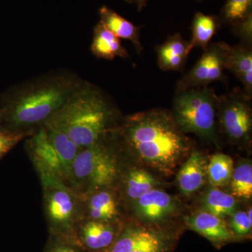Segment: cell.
<instances>
[{
    "label": "cell",
    "instance_id": "6da1fadb",
    "mask_svg": "<svg viewBox=\"0 0 252 252\" xmlns=\"http://www.w3.org/2000/svg\"><path fill=\"white\" fill-rule=\"evenodd\" d=\"M115 131L119 140L139 160L164 175H172L191 149L190 139L166 109L132 114Z\"/></svg>",
    "mask_w": 252,
    "mask_h": 252
},
{
    "label": "cell",
    "instance_id": "7a4b0ae2",
    "mask_svg": "<svg viewBox=\"0 0 252 252\" xmlns=\"http://www.w3.org/2000/svg\"><path fill=\"white\" fill-rule=\"evenodd\" d=\"M84 80L74 73L53 72L20 84L4 94L0 123L7 130L28 134L42 126L70 99Z\"/></svg>",
    "mask_w": 252,
    "mask_h": 252
},
{
    "label": "cell",
    "instance_id": "3957f363",
    "mask_svg": "<svg viewBox=\"0 0 252 252\" xmlns=\"http://www.w3.org/2000/svg\"><path fill=\"white\" fill-rule=\"evenodd\" d=\"M116 110L107 94L84 81L44 125L66 134L79 149L97 143L114 130Z\"/></svg>",
    "mask_w": 252,
    "mask_h": 252
},
{
    "label": "cell",
    "instance_id": "277c9868",
    "mask_svg": "<svg viewBox=\"0 0 252 252\" xmlns=\"http://www.w3.org/2000/svg\"><path fill=\"white\" fill-rule=\"evenodd\" d=\"M219 96L210 86L177 92L172 115L182 132L218 145L217 118Z\"/></svg>",
    "mask_w": 252,
    "mask_h": 252
},
{
    "label": "cell",
    "instance_id": "5b68a950",
    "mask_svg": "<svg viewBox=\"0 0 252 252\" xmlns=\"http://www.w3.org/2000/svg\"><path fill=\"white\" fill-rule=\"evenodd\" d=\"M107 135L97 143L79 151L73 163V185L97 190L117 180L119 165L115 154L106 144Z\"/></svg>",
    "mask_w": 252,
    "mask_h": 252
},
{
    "label": "cell",
    "instance_id": "8992f818",
    "mask_svg": "<svg viewBox=\"0 0 252 252\" xmlns=\"http://www.w3.org/2000/svg\"><path fill=\"white\" fill-rule=\"evenodd\" d=\"M251 99L240 89L219 96L217 117L225 135L233 143L244 145L250 143L252 128Z\"/></svg>",
    "mask_w": 252,
    "mask_h": 252
},
{
    "label": "cell",
    "instance_id": "52a82bcc",
    "mask_svg": "<svg viewBox=\"0 0 252 252\" xmlns=\"http://www.w3.org/2000/svg\"><path fill=\"white\" fill-rule=\"evenodd\" d=\"M174 237L154 225L130 224L104 252H172Z\"/></svg>",
    "mask_w": 252,
    "mask_h": 252
},
{
    "label": "cell",
    "instance_id": "ba28073f",
    "mask_svg": "<svg viewBox=\"0 0 252 252\" xmlns=\"http://www.w3.org/2000/svg\"><path fill=\"white\" fill-rule=\"evenodd\" d=\"M228 46L223 41L210 43L195 65L177 81L176 92L209 86L216 81L225 82V58Z\"/></svg>",
    "mask_w": 252,
    "mask_h": 252
},
{
    "label": "cell",
    "instance_id": "9c48e42d",
    "mask_svg": "<svg viewBox=\"0 0 252 252\" xmlns=\"http://www.w3.org/2000/svg\"><path fill=\"white\" fill-rule=\"evenodd\" d=\"M45 188L46 215L53 224L66 227L74 218L76 203L72 192L62 181L49 172L40 170Z\"/></svg>",
    "mask_w": 252,
    "mask_h": 252
},
{
    "label": "cell",
    "instance_id": "30bf717a",
    "mask_svg": "<svg viewBox=\"0 0 252 252\" xmlns=\"http://www.w3.org/2000/svg\"><path fill=\"white\" fill-rule=\"evenodd\" d=\"M178 208L177 200L160 188L153 189L134 201L135 215L148 223L164 221L175 215Z\"/></svg>",
    "mask_w": 252,
    "mask_h": 252
},
{
    "label": "cell",
    "instance_id": "8fae6325",
    "mask_svg": "<svg viewBox=\"0 0 252 252\" xmlns=\"http://www.w3.org/2000/svg\"><path fill=\"white\" fill-rule=\"evenodd\" d=\"M189 229L207 239L216 246H222L233 241L235 237L224 219L203 211L185 218Z\"/></svg>",
    "mask_w": 252,
    "mask_h": 252
},
{
    "label": "cell",
    "instance_id": "7c38bea8",
    "mask_svg": "<svg viewBox=\"0 0 252 252\" xmlns=\"http://www.w3.org/2000/svg\"><path fill=\"white\" fill-rule=\"evenodd\" d=\"M206 158L198 151L189 154L177 176V186L181 193L189 195L203 188L207 180Z\"/></svg>",
    "mask_w": 252,
    "mask_h": 252
},
{
    "label": "cell",
    "instance_id": "4fadbf2b",
    "mask_svg": "<svg viewBox=\"0 0 252 252\" xmlns=\"http://www.w3.org/2000/svg\"><path fill=\"white\" fill-rule=\"evenodd\" d=\"M158 65L164 72H183L190 51L189 41L180 33L168 36L167 40L156 49Z\"/></svg>",
    "mask_w": 252,
    "mask_h": 252
},
{
    "label": "cell",
    "instance_id": "5bb4252c",
    "mask_svg": "<svg viewBox=\"0 0 252 252\" xmlns=\"http://www.w3.org/2000/svg\"><path fill=\"white\" fill-rule=\"evenodd\" d=\"M225 70L230 71L243 86V92L252 96V46L241 44L228 46L225 58Z\"/></svg>",
    "mask_w": 252,
    "mask_h": 252
},
{
    "label": "cell",
    "instance_id": "9a60e30c",
    "mask_svg": "<svg viewBox=\"0 0 252 252\" xmlns=\"http://www.w3.org/2000/svg\"><path fill=\"white\" fill-rule=\"evenodd\" d=\"M99 21L119 39L130 41L137 54H142L144 48L140 40L141 28L135 26L128 20L123 17L114 10L107 6L99 9Z\"/></svg>",
    "mask_w": 252,
    "mask_h": 252
},
{
    "label": "cell",
    "instance_id": "2e32d148",
    "mask_svg": "<svg viewBox=\"0 0 252 252\" xmlns=\"http://www.w3.org/2000/svg\"><path fill=\"white\" fill-rule=\"evenodd\" d=\"M91 51L97 59L112 61L117 57L127 59L130 55L122 46L120 39L99 21L94 30Z\"/></svg>",
    "mask_w": 252,
    "mask_h": 252
},
{
    "label": "cell",
    "instance_id": "e0dca14e",
    "mask_svg": "<svg viewBox=\"0 0 252 252\" xmlns=\"http://www.w3.org/2000/svg\"><path fill=\"white\" fill-rule=\"evenodd\" d=\"M31 145L34 152L38 167L40 170L49 172L63 182L64 174L62 165L56 151L50 143L43 126L33 135Z\"/></svg>",
    "mask_w": 252,
    "mask_h": 252
},
{
    "label": "cell",
    "instance_id": "ac0fdd59",
    "mask_svg": "<svg viewBox=\"0 0 252 252\" xmlns=\"http://www.w3.org/2000/svg\"><path fill=\"white\" fill-rule=\"evenodd\" d=\"M43 127L62 165L64 180L72 183L73 163L81 149L64 132L45 126Z\"/></svg>",
    "mask_w": 252,
    "mask_h": 252
},
{
    "label": "cell",
    "instance_id": "d6986e66",
    "mask_svg": "<svg viewBox=\"0 0 252 252\" xmlns=\"http://www.w3.org/2000/svg\"><path fill=\"white\" fill-rule=\"evenodd\" d=\"M221 26L219 16L205 14L200 11L195 13L192 21L191 39L189 41L190 52L194 48L206 49Z\"/></svg>",
    "mask_w": 252,
    "mask_h": 252
},
{
    "label": "cell",
    "instance_id": "ffe728a7",
    "mask_svg": "<svg viewBox=\"0 0 252 252\" xmlns=\"http://www.w3.org/2000/svg\"><path fill=\"white\" fill-rule=\"evenodd\" d=\"M81 238L88 248L99 251L109 248L117 235L110 222L91 220L83 225Z\"/></svg>",
    "mask_w": 252,
    "mask_h": 252
},
{
    "label": "cell",
    "instance_id": "44dd1931",
    "mask_svg": "<svg viewBox=\"0 0 252 252\" xmlns=\"http://www.w3.org/2000/svg\"><path fill=\"white\" fill-rule=\"evenodd\" d=\"M88 210L91 220L112 222L118 216V206L114 195L103 189L94 192L88 204Z\"/></svg>",
    "mask_w": 252,
    "mask_h": 252
},
{
    "label": "cell",
    "instance_id": "7402d4cb",
    "mask_svg": "<svg viewBox=\"0 0 252 252\" xmlns=\"http://www.w3.org/2000/svg\"><path fill=\"white\" fill-rule=\"evenodd\" d=\"M202 202L203 211L221 218L230 217L236 211L235 197L216 187L209 189Z\"/></svg>",
    "mask_w": 252,
    "mask_h": 252
},
{
    "label": "cell",
    "instance_id": "603a6c76",
    "mask_svg": "<svg viewBox=\"0 0 252 252\" xmlns=\"http://www.w3.org/2000/svg\"><path fill=\"white\" fill-rule=\"evenodd\" d=\"M162 183L143 169H134L126 178V193L127 198L135 201L154 189L160 188Z\"/></svg>",
    "mask_w": 252,
    "mask_h": 252
},
{
    "label": "cell",
    "instance_id": "cb8c5ba5",
    "mask_svg": "<svg viewBox=\"0 0 252 252\" xmlns=\"http://www.w3.org/2000/svg\"><path fill=\"white\" fill-rule=\"evenodd\" d=\"M233 170V160L230 156L214 154L207 162V181L212 187H224L230 183Z\"/></svg>",
    "mask_w": 252,
    "mask_h": 252
},
{
    "label": "cell",
    "instance_id": "d4e9b609",
    "mask_svg": "<svg viewBox=\"0 0 252 252\" xmlns=\"http://www.w3.org/2000/svg\"><path fill=\"white\" fill-rule=\"evenodd\" d=\"M233 196L250 200L252 196V165L251 162H244L233 170L230 181Z\"/></svg>",
    "mask_w": 252,
    "mask_h": 252
},
{
    "label": "cell",
    "instance_id": "484cf974",
    "mask_svg": "<svg viewBox=\"0 0 252 252\" xmlns=\"http://www.w3.org/2000/svg\"><path fill=\"white\" fill-rule=\"evenodd\" d=\"M252 14V0H226L220 9L222 25L230 26Z\"/></svg>",
    "mask_w": 252,
    "mask_h": 252
},
{
    "label": "cell",
    "instance_id": "4316f807",
    "mask_svg": "<svg viewBox=\"0 0 252 252\" xmlns=\"http://www.w3.org/2000/svg\"><path fill=\"white\" fill-rule=\"evenodd\" d=\"M230 217L228 225L235 238H245L251 235L252 223L249 220L246 212L235 211Z\"/></svg>",
    "mask_w": 252,
    "mask_h": 252
},
{
    "label": "cell",
    "instance_id": "83f0119b",
    "mask_svg": "<svg viewBox=\"0 0 252 252\" xmlns=\"http://www.w3.org/2000/svg\"><path fill=\"white\" fill-rule=\"evenodd\" d=\"M233 34L241 40L243 45L252 46V14L240 20L230 26Z\"/></svg>",
    "mask_w": 252,
    "mask_h": 252
},
{
    "label": "cell",
    "instance_id": "f1b7e54d",
    "mask_svg": "<svg viewBox=\"0 0 252 252\" xmlns=\"http://www.w3.org/2000/svg\"><path fill=\"white\" fill-rule=\"evenodd\" d=\"M28 134L13 132L0 126V158L14 148Z\"/></svg>",
    "mask_w": 252,
    "mask_h": 252
},
{
    "label": "cell",
    "instance_id": "f546056e",
    "mask_svg": "<svg viewBox=\"0 0 252 252\" xmlns=\"http://www.w3.org/2000/svg\"><path fill=\"white\" fill-rule=\"evenodd\" d=\"M127 4L135 5L137 7V11H143L147 5H148L149 0H124Z\"/></svg>",
    "mask_w": 252,
    "mask_h": 252
},
{
    "label": "cell",
    "instance_id": "4dcf8cb0",
    "mask_svg": "<svg viewBox=\"0 0 252 252\" xmlns=\"http://www.w3.org/2000/svg\"><path fill=\"white\" fill-rule=\"evenodd\" d=\"M49 252H77V251L69 245H59L51 249Z\"/></svg>",
    "mask_w": 252,
    "mask_h": 252
},
{
    "label": "cell",
    "instance_id": "1f68e13d",
    "mask_svg": "<svg viewBox=\"0 0 252 252\" xmlns=\"http://www.w3.org/2000/svg\"><path fill=\"white\" fill-rule=\"evenodd\" d=\"M195 1H198V2H202L204 0H195Z\"/></svg>",
    "mask_w": 252,
    "mask_h": 252
}]
</instances>
